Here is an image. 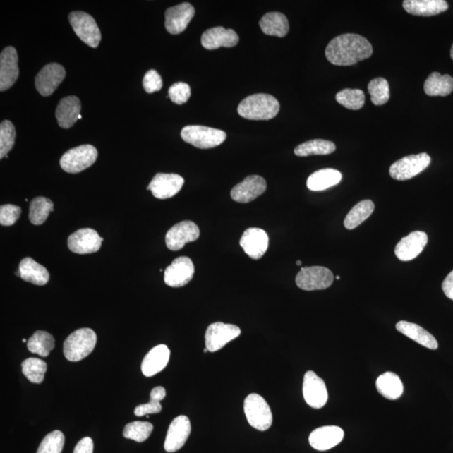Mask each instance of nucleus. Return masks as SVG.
<instances>
[{"label": "nucleus", "mask_w": 453, "mask_h": 453, "mask_svg": "<svg viewBox=\"0 0 453 453\" xmlns=\"http://www.w3.org/2000/svg\"><path fill=\"white\" fill-rule=\"evenodd\" d=\"M238 41V35L234 30L221 26L204 31L201 39L203 47L210 51L220 47H234Z\"/></svg>", "instance_id": "obj_24"}, {"label": "nucleus", "mask_w": 453, "mask_h": 453, "mask_svg": "<svg viewBox=\"0 0 453 453\" xmlns=\"http://www.w3.org/2000/svg\"><path fill=\"white\" fill-rule=\"evenodd\" d=\"M28 348L30 353L47 357L55 348L54 337L47 332L37 331L28 340Z\"/></svg>", "instance_id": "obj_36"}, {"label": "nucleus", "mask_w": 453, "mask_h": 453, "mask_svg": "<svg viewBox=\"0 0 453 453\" xmlns=\"http://www.w3.org/2000/svg\"><path fill=\"white\" fill-rule=\"evenodd\" d=\"M93 442L90 437H84L74 448L73 453H92Z\"/></svg>", "instance_id": "obj_48"}, {"label": "nucleus", "mask_w": 453, "mask_h": 453, "mask_svg": "<svg viewBox=\"0 0 453 453\" xmlns=\"http://www.w3.org/2000/svg\"><path fill=\"white\" fill-rule=\"evenodd\" d=\"M428 242V234L421 231H415L408 236L402 238L397 243L394 250L395 255L401 261L414 260L423 251Z\"/></svg>", "instance_id": "obj_22"}, {"label": "nucleus", "mask_w": 453, "mask_h": 453, "mask_svg": "<svg viewBox=\"0 0 453 453\" xmlns=\"http://www.w3.org/2000/svg\"><path fill=\"white\" fill-rule=\"evenodd\" d=\"M248 424L256 430H267L273 423V415L267 401L258 394H248L243 404Z\"/></svg>", "instance_id": "obj_4"}, {"label": "nucleus", "mask_w": 453, "mask_h": 453, "mask_svg": "<svg viewBox=\"0 0 453 453\" xmlns=\"http://www.w3.org/2000/svg\"><path fill=\"white\" fill-rule=\"evenodd\" d=\"M279 103L274 97L265 93H257L244 99L238 107V113L250 121H270L277 116Z\"/></svg>", "instance_id": "obj_2"}, {"label": "nucleus", "mask_w": 453, "mask_h": 453, "mask_svg": "<svg viewBox=\"0 0 453 453\" xmlns=\"http://www.w3.org/2000/svg\"><path fill=\"white\" fill-rule=\"evenodd\" d=\"M260 26L265 35L285 37L290 30L287 18L282 13L270 12L261 18Z\"/></svg>", "instance_id": "obj_30"}, {"label": "nucleus", "mask_w": 453, "mask_h": 453, "mask_svg": "<svg viewBox=\"0 0 453 453\" xmlns=\"http://www.w3.org/2000/svg\"><path fill=\"white\" fill-rule=\"evenodd\" d=\"M16 274L25 282L37 286L46 285L50 279L48 270L29 257L21 260Z\"/></svg>", "instance_id": "obj_27"}, {"label": "nucleus", "mask_w": 453, "mask_h": 453, "mask_svg": "<svg viewBox=\"0 0 453 453\" xmlns=\"http://www.w3.org/2000/svg\"><path fill=\"white\" fill-rule=\"evenodd\" d=\"M336 145L330 140H313L305 142L296 147L294 152L297 157H305L310 155H324L334 152Z\"/></svg>", "instance_id": "obj_35"}, {"label": "nucleus", "mask_w": 453, "mask_h": 453, "mask_svg": "<svg viewBox=\"0 0 453 453\" xmlns=\"http://www.w3.org/2000/svg\"><path fill=\"white\" fill-rule=\"evenodd\" d=\"M181 136L186 143L199 149H211L223 144L226 134L224 131L210 127L188 126L182 128Z\"/></svg>", "instance_id": "obj_5"}, {"label": "nucleus", "mask_w": 453, "mask_h": 453, "mask_svg": "<svg viewBox=\"0 0 453 453\" xmlns=\"http://www.w3.org/2000/svg\"><path fill=\"white\" fill-rule=\"evenodd\" d=\"M19 73L16 48L8 47L4 49L0 55V91H6L14 85Z\"/></svg>", "instance_id": "obj_21"}, {"label": "nucleus", "mask_w": 453, "mask_h": 453, "mask_svg": "<svg viewBox=\"0 0 453 453\" xmlns=\"http://www.w3.org/2000/svg\"><path fill=\"white\" fill-rule=\"evenodd\" d=\"M195 15V8L189 3H182L169 8L165 13L166 29L169 33L179 35L188 28Z\"/></svg>", "instance_id": "obj_20"}, {"label": "nucleus", "mask_w": 453, "mask_h": 453, "mask_svg": "<svg viewBox=\"0 0 453 453\" xmlns=\"http://www.w3.org/2000/svg\"><path fill=\"white\" fill-rule=\"evenodd\" d=\"M403 7L413 16H433L447 11L449 6L444 0H405Z\"/></svg>", "instance_id": "obj_28"}, {"label": "nucleus", "mask_w": 453, "mask_h": 453, "mask_svg": "<svg viewBox=\"0 0 453 453\" xmlns=\"http://www.w3.org/2000/svg\"><path fill=\"white\" fill-rule=\"evenodd\" d=\"M81 102L78 97L68 96L60 101L56 111L59 126L64 128L73 127L81 114Z\"/></svg>", "instance_id": "obj_26"}, {"label": "nucleus", "mask_w": 453, "mask_h": 453, "mask_svg": "<svg viewBox=\"0 0 453 453\" xmlns=\"http://www.w3.org/2000/svg\"><path fill=\"white\" fill-rule=\"evenodd\" d=\"M171 351L167 345L155 346L145 355L141 364V371L146 377H152L165 368L170 359Z\"/></svg>", "instance_id": "obj_25"}, {"label": "nucleus", "mask_w": 453, "mask_h": 453, "mask_svg": "<svg viewBox=\"0 0 453 453\" xmlns=\"http://www.w3.org/2000/svg\"><path fill=\"white\" fill-rule=\"evenodd\" d=\"M192 430L188 416H179L169 426L164 448L167 452H175L185 445Z\"/></svg>", "instance_id": "obj_18"}, {"label": "nucleus", "mask_w": 453, "mask_h": 453, "mask_svg": "<svg viewBox=\"0 0 453 453\" xmlns=\"http://www.w3.org/2000/svg\"><path fill=\"white\" fill-rule=\"evenodd\" d=\"M372 54L371 44L356 34L339 35L332 40L325 51L327 61L335 66H352L370 59Z\"/></svg>", "instance_id": "obj_1"}, {"label": "nucleus", "mask_w": 453, "mask_h": 453, "mask_svg": "<svg viewBox=\"0 0 453 453\" xmlns=\"http://www.w3.org/2000/svg\"><path fill=\"white\" fill-rule=\"evenodd\" d=\"M22 373L34 384L42 383L47 370L46 362L37 358H30L22 362Z\"/></svg>", "instance_id": "obj_38"}, {"label": "nucleus", "mask_w": 453, "mask_h": 453, "mask_svg": "<svg viewBox=\"0 0 453 453\" xmlns=\"http://www.w3.org/2000/svg\"><path fill=\"white\" fill-rule=\"evenodd\" d=\"M200 236L198 226L192 221H183L172 226L166 235L169 250H181L186 243L196 241Z\"/></svg>", "instance_id": "obj_12"}, {"label": "nucleus", "mask_w": 453, "mask_h": 453, "mask_svg": "<svg viewBox=\"0 0 453 453\" xmlns=\"http://www.w3.org/2000/svg\"><path fill=\"white\" fill-rule=\"evenodd\" d=\"M54 210V204L50 199L39 197L31 201L30 206L29 219L34 225H41L45 223L50 213Z\"/></svg>", "instance_id": "obj_37"}, {"label": "nucleus", "mask_w": 453, "mask_h": 453, "mask_svg": "<svg viewBox=\"0 0 453 453\" xmlns=\"http://www.w3.org/2000/svg\"><path fill=\"white\" fill-rule=\"evenodd\" d=\"M16 131L14 124L10 121H4L0 124V159L6 157L14 147Z\"/></svg>", "instance_id": "obj_43"}, {"label": "nucleus", "mask_w": 453, "mask_h": 453, "mask_svg": "<svg viewBox=\"0 0 453 453\" xmlns=\"http://www.w3.org/2000/svg\"><path fill=\"white\" fill-rule=\"evenodd\" d=\"M397 330L426 349L435 350L438 348L437 341L434 336L416 323L401 321L397 324Z\"/></svg>", "instance_id": "obj_29"}, {"label": "nucleus", "mask_w": 453, "mask_h": 453, "mask_svg": "<svg viewBox=\"0 0 453 453\" xmlns=\"http://www.w3.org/2000/svg\"><path fill=\"white\" fill-rule=\"evenodd\" d=\"M451 57H452V59L453 60V44H452V49H451Z\"/></svg>", "instance_id": "obj_51"}, {"label": "nucleus", "mask_w": 453, "mask_h": 453, "mask_svg": "<svg viewBox=\"0 0 453 453\" xmlns=\"http://www.w3.org/2000/svg\"><path fill=\"white\" fill-rule=\"evenodd\" d=\"M378 392L389 401H394L401 397L404 385L399 377L392 372H386L376 380Z\"/></svg>", "instance_id": "obj_32"}, {"label": "nucleus", "mask_w": 453, "mask_h": 453, "mask_svg": "<svg viewBox=\"0 0 453 453\" xmlns=\"http://www.w3.org/2000/svg\"><path fill=\"white\" fill-rule=\"evenodd\" d=\"M22 342H23V343H25L26 339H24L23 340H22Z\"/></svg>", "instance_id": "obj_55"}, {"label": "nucleus", "mask_w": 453, "mask_h": 453, "mask_svg": "<svg viewBox=\"0 0 453 453\" xmlns=\"http://www.w3.org/2000/svg\"><path fill=\"white\" fill-rule=\"evenodd\" d=\"M296 265H299V266H301V265H302V262H301V260H297V261H296Z\"/></svg>", "instance_id": "obj_50"}, {"label": "nucleus", "mask_w": 453, "mask_h": 453, "mask_svg": "<svg viewBox=\"0 0 453 453\" xmlns=\"http://www.w3.org/2000/svg\"><path fill=\"white\" fill-rule=\"evenodd\" d=\"M97 335L91 328H80L66 337L64 344V356L68 361L78 362L95 349Z\"/></svg>", "instance_id": "obj_3"}, {"label": "nucleus", "mask_w": 453, "mask_h": 453, "mask_svg": "<svg viewBox=\"0 0 453 453\" xmlns=\"http://www.w3.org/2000/svg\"><path fill=\"white\" fill-rule=\"evenodd\" d=\"M302 392L305 401L310 407L321 409L327 402L328 393L325 382L313 371L306 373Z\"/></svg>", "instance_id": "obj_11"}, {"label": "nucleus", "mask_w": 453, "mask_h": 453, "mask_svg": "<svg viewBox=\"0 0 453 453\" xmlns=\"http://www.w3.org/2000/svg\"><path fill=\"white\" fill-rule=\"evenodd\" d=\"M241 330L233 324L215 322L207 327L205 334L206 348L215 353L224 347L229 342L241 336Z\"/></svg>", "instance_id": "obj_10"}, {"label": "nucleus", "mask_w": 453, "mask_h": 453, "mask_svg": "<svg viewBox=\"0 0 453 453\" xmlns=\"http://www.w3.org/2000/svg\"><path fill=\"white\" fill-rule=\"evenodd\" d=\"M342 181V174L335 169H322L313 173L306 181V186L313 192L327 190L339 183Z\"/></svg>", "instance_id": "obj_31"}, {"label": "nucleus", "mask_w": 453, "mask_h": 453, "mask_svg": "<svg viewBox=\"0 0 453 453\" xmlns=\"http://www.w3.org/2000/svg\"><path fill=\"white\" fill-rule=\"evenodd\" d=\"M336 279H340L339 275H337Z\"/></svg>", "instance_id": "obj_53"}, {"label": "nucleus", "mask_w": 453, "mask_h": 453, "mask_svg": "<svg viewBox=\"0 0 453 453\" xmlns=\"http://www.w3.org/2000/svg\"><path fill=\"white\" fill-rule=\"evenodd\" d=\"M430 163L428 154L411 155L394 162L389 168V175L394 180L406 181L413 179L428 168Z\"/></svg>", "instance_id": "obj_9"}, {"label": "nucleus", "mask_w": 453, "mask_h": 453, "mask_svg": "<svg viewBox=\"0 0 453 453\" xmlns=\"http://www.w3.org/2000/svg\"><path fill=\"white\" fill-rule=\"evenodd\" d=\"M203 352L207 353V352H210V351H208V349L206 348L205 349L203 350Z\"/></svg>", "instance_id": "obj_52"}, {"label": "nucleus", "mask_w": 453, "mask_h": 453, "mask_svg": "<svg viewBox=\"0 0 453 453\" xmlns=\"http://www.w3.org/2000/svg\"><path fill=\"white\" fill-rule=\"evenodd\" d=\"M241 246L251 259L260 260L268 250V234L259 228L248 229L242 235Z\"/></svg>", "instance_id": "obj_19"}, {"label": "nucleus", "mask_w": 453, "mask_h": 453, "mask_svg": "<svg viewBox=\"0 0 453 453\" xmlns=\"http://www.w3.org/2000/svg\"><path fill=\"white\" fill-rule=\"evenodd\" d=\"M21 213L20 207L6 204L0 207V224L3 226L14 225L19 219Z\"/></svg>", "instance_id": "obj_46"}, {"label": "nucleus", "mask_w": 453, "mask_h": 453, "mask_svg": "<svg viewBox=\"0 0 453 453\" xmlns=\"http://www.w3.org/2000/svg\"><path fill=\"white\" fill-rule=\"evenodd\" d=\"M442 290L447 298L453 301V270L448 274L447 277L442 283Z\"/></svg>", "instance_id": "obj_49"}, {"label": "nucleus", "mask_w": 453, "mask_h": 453, "mask_svg": "<svg viewBox=\"0 0 453 453\" xmlns=\"http://www.w3.org/2000/svg\"><path fill=\"white\" fill-rule=\"evenodd\" d=\"M97 149L91 145H83L71 149L62 155L60 166L66 172L71 174L86 170L95 163L97 159Z\"/></svg>", "instance_id": "obj_6"}, {"label": "nucleus", "mask_w": 453, "mask_h": 453, "mask_svg": "<svg viewBox=\"0 0 453 453\" xmlns=\"http://www.w3.org/2000/svg\"><path fill=\"white\" fill-rule=\"evenodd\" d=\"M375 210V203L371 200H363L355 205L344 219L347 229H354L366 221Z\"/></svg>", "instance_id": "obj_34"}, {"label": "nucleus", "mask_w": 453, "mask_h": 453, "mask_svg": "<svg viewBox=\"0 0 453 453\" xmlns=\"http://www.w3.org/2000/svg\"><path fill=\"white\" fill-rule=\"evenodd\" d=\"M267 189V184L263 177L253 175L246 177L241 183L231 191V198L234 201L248 203L254 201Z\"/></svg>", "instance_id": "obj_17"}, {"label": "nucleus", "mask_w": 453, "mask_h": 453, "mask_svg": "<svg viewBox=\"0 0 453 453\" xmlns=\"http://www.w3.org/2000/svg\"><path fill=\"white\" fill-rule=\"evenodd\" d=\"M162 78L155 70H150L145 73L143 79V87L146 92L153 93L162 90Z\"/></svg>", "instance_id": "obj_47"}, {"label": "nucleus", "mask_w": 453, "mask_h": 453, "mask_svg": "<svg viewBox=\"0 0 453 453\" xmlns=\"http://www.w3.org/2000/svg\"><path fill=\"white\" fill-rule=\"evenodd\" d=\"M82 119V115H81V114H80V115H79V117H78V119Z\"/></svg>", "instance_id": "obj_54"}, {"label": "nucleus", "mask_w": 453, "mask_h": 453, "mask_svg": "<svg viewBox=\"0 0 453 453\" xmlns=\"http://www.w3.org/2000/svg\"><path fill=\"white\" fill-rule=\"evenodd\" d=\"M191 97V87L188 83H176L169 88V97L173 103L179 105L184 104Z\"/></svg>", "instance_id": "obj_45"}, {"label": "nucleus", "mask_w": 453, "mask_h": 453, "mask_svg": "<svg viewBox=\"0 0 453 453\" xmlns=\"http://www.w3.org/2000/svg\"><path fill=\"white\" fill-rule=\"evenodd\" d=\"M153 432V425L147 421H134L128 423L123 429V437L137 442H143Z\"/></svg>", "instance_id": "obj_40"}, {"label": "nucleus", "mask_w": 453, "mask_h": 453, "mask_svg": "<svg viewBox=\"0 0 453 453\" xmlns=\"http://www.w3.org/2000/svg\"><path fill=\"white\" fill-rule=\"evenodd\" d=\"M343 429L336 425L322 426L314 430L309 437L310 445L318 451H327L343 441Z\"/></svg>", "instance_id": "obj_23"}, {"label": "nucleus", "mask_w": 453, "mask_h": 453, "mask_svg": "<svg viewBox=\"0 0 453 453\" xmlns=\"http://www.w3.org/2000/svg\"><path fill=\"white\" fill-rule=\"evenodd\" d=\"M183 177L177 174L158 173L147 186L153 196L158 199H168L179 193L184 185Z\"/></svg>", "instance_id": "obj_16"}, {"label": "nucleus", "mask_w": 453, "mask_h": 453, "mask_svg": "<svg viewBox=\"0 0 453 453\" xmlns=\"http://www.w3.org/2000/svg\"><path fill=\"white\" fill-rule=\"evenodd\" d=\"M69 21L76 35L82 41L92 48L99 46L101 42V32L93 18L83 11L70 13Z\"/></svg>", "instance_id": "obj_7"}, {"label": "nucleus", "mask_w": 453, "mask_h": 453, "mask_svg": "<svg viewBox=\"0 0 453 453\" xmlns=\"http://www.w3.org/2000/svg\"><path fill=\"white\" fill-rule=\"evenodd\" d=\"M333 281L334 277L331 270L322 266L302 267L296 277V286L304 291L325 290Z\"/></svg>", "instance_id": "obj_8"}, {"label": "nucleus", "mask_w": 453, "mask_h": 453, "mask_svg": "<svg viewBox=\"0 0 453 453\" xmlns=\"http://www.w3.org/2000/svg\"><path fill=\"white\" fill-rule=\"evenodd\" d=\"M424 91L430 97L450 95L453 91V78L449 75L433 73L425 82Z\"/></svg>", "instance_id": "obj_33"}, {"label": "nucleus", "mask_w": 453, "mask_h": 453, "mask_svg": "<svg viewBox=\"0 0 453 453\" xmlns=\"http://www.w3.org/2000/svg\"><path fill=\"white\" fill-rule=\"evenodd\" d=\"M368 90L371 96L372 103L375 105H384L389 99V83L383 78L371 80L368 83Z\"/></svg>", "instance_id": "obj_41"}, {"label": "nucleus", "mask_w": 453, "mask_h": 453, "mask_svg": "<svg viewBox=\"0 0 453 453\" xmlns=\"http://www.w3.org/2000/svg\"><path fill=\"white\" fill-rule=\"evenodd\" d=\"M194 272L192 260L188 257H179L166 269L164 279L169 286L182 287L192 281Z\"/></svg>", "instance_id": "obj_15"}, {"label": "nucleus", "mask_w": 453, "mask_h": 453, "mask_svg": "<svg viewBox=\"0 0 453 453\" xmlns=\"http://www.w3.org/2000/svg\"><path fill=\"white\" fill-rule=\"evenodd\" d=\"M65 443V437L60 430H54L47 435L40 445L37 453H61Z\"/></svg>", "instance_id": "obj_44"}, {"label": "nucleus", "mask_w": 453, "mask_h": 453, "mask_svg": "<svg viewBox=\"0 0 453 453\" xmlns=\"http://www.w3.org/2000/svg\"><path fill=\"white\" fill-rule=\"evenodd\" d=\"M66 77V71L59 64H50L44 66L35 77V87L43 97L51 96Z\"/></svg>", "instance_id": "obj_13"}, {"label": "nucleus", "mask_w": 453, "mask_h": 453, "mask_svg": "<svg viewBox=\"0 0 453 453\" xmlns=\"http://www.w3.org/2000/svg\"><path fill=\"white\" fill-rule=\"evenodd\" d=\"M103 241L95 229H82L70 235L68 244L75 254L87 255L99 251Z\"/></svg>", "instance_id": "obj_14"}, {"label": "nucleus", "mask_w": 453, "mask_h": 453, "mask_svg": "<svg viewBox=\"0 0 453 453\" xmlns=\"http://www.w3.org/2000/svg\"><path fill=\"white\" fill-rule=\"evenodd\" d=\"M337 103L350 110H358L363 108L366 103V96L359 90H344L337 93Z\"/></svg>", "instance_id": "obj_42"}, {"label": "nucleus", "mask_w": 453, "mask_h": 453, "mask_svg": "<svg viewBox=\"0 0 453 453\" xmlns=\"http://www.w3.org/2000/svg\"><path fill=\"white\" fill-rule=\"evenodd\" d=\"M167 395L165 388L162 386L154 388L150 392V401L143 405L138 406L135 409L136 416H144L150 414H158L162 410L161 401Z\"/></svg>", "instance_id": "obj_39"}]
</instances>
